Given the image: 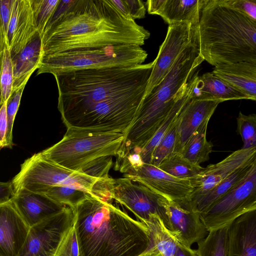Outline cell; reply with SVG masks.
Listing matches in <instances>:
<instances>
[{"label":"cell","mask_w":256,"mask_h":256,"mask_svg":"<svg viewBox=\"0 0 256 256\" xmlns=\"http://www.w3.org/2000/svg\"><path fill=\"white\" fill-rule=\"evenodd\" d=\"M206 0H148V13L160 16L169 25L183 22L198 24Z\"/></svg>","instance_id":"obj_21"},{"label":"cell","mask_w":256,"mask_h":256,"mask_svg":"<svg viewBox=\"0 0 256 256\" xmlns=\"http://www.w3.org/2000/svg\"><path fill=\"white\" fill-rule=\"evenodd\" d=\"M150 36L147 30L121 13L110 0H76L42 35L40 58L109 46H141Z\"/></svg>","instance_id":"obj_1"},{"label":"cell","mask_w":256,"mask_h":256,"mask_svg":"<svg viewBox=\"0 0 256 256\" xmlns=\"http://www.w3.org/2000/svg\"><path fill=\"white\" fill-rule=\"evenodd\" d=\"M256 210V162L245 178L200 214L208 232L228 226L240 216Z\"/></svg>","instance_id":"obj_10"},{"label":"cell","mask_w":256,"mask_h":256,"mask_svg":"<svg viewBox=\"0 0 256 256\" xmlns=\"http://www.w3.org/2000/svg\"><path fill=\"white\" fill-rule=\"evenodd\" d=\"M42 48V36L38 32L26 47L12 58L13 69L12 93L26 86L38 69Z\"/></svg>","instance_id":"obj_23"},{"label":"cell","mask_w":256,"mask_h":256,"mask_svg":"<svg viewBox=\"0 0 256 256\" xmlns=\"http://www.w3.org/2000/svg\"><path fill=\"white\" fill-rule=\"evenodd\" d=\"M194 92L200 98L218 100L221 102L229 100H250L247 95L212 72L198 76Z\"/></svg>","instance_id":"obj_24"},{"label":"cell","mask_w":256,"mask_h":256,"mask_svg":"<svg viewBox=\"0 0 256 256\" xmlns=\"http://www.w3.org/2000/svg\"><path fill=\"white\" fill-rule=\"evenodd\" d=\"M237 132L243 142L242 148L256 147V115H246L241 112L236 118Z\"/></svg>","instance_id":"obj_33"},{"label":"cell","mask_w":256,"mask_h":256,"mask_svg":"<svg viewBox=\"0 0 256 256\" xmlns=\"http://www.w3.org/2000/svg\"><path fill=\"white\" fill-rule=\"evenodd\" d=\"M198 24L183 22L169 25L166 38L154 60L144 98L165 77L180 54L198 42Z\"/></svg>","instance_id":"obj_12"},{"label":"cell","mask_w":256,"mask_h":256,"mask_svg":"<svg viewBox=\"0 0 256 256\" xmlns=\"http://www.w3.org/2000/svg\"><path fill=\"white\" fill-rule=\"evenodd\" d=\"M173 256H200L198 250L184 246L178 242Z\"/></svg>","instance_id":"obj_44"},{"label":"cell","mask_w":256,"mask_h":256,"mask_svg":"<svg viewBox=\"0 0 256 256\" xmlns=\"http://www.w3.org/2000/svg\"><path fill=\"white\" fill-rule=\"evenodd\" d=\"M54 256H80L79 246L74 222L62 240Z\"/></svg>","instance_id":"obj_37"},{"label":"cell","mask_w":256,"mask_h":256,"mask_svg":"<svg viewBox=\"0 0 256 256\" xmlns=\"http://www.w3.org/2000/svg\"><path fill=\"white\" fill-rule=\"evenodd\" d=\"M256 162V147L236 150L220 162L208 166L190 180L191 198L207 192L239 168Z\"/></svg>","instance_id":"obj_15"},{"label":"cell","mask_w":256,"mask_h":256,"mask_svg":"<svg viewBox=\"0 0 256 256\" xmlns=\"http://www.w3.org/2000/svg\"><path fill=\"white\" fill-rule=\"evenodd\" d=\"M80 256H140L150 246L146 226L91 194L74 210Z\"/></svg>","instance_id":"obj_2"},{"label":"cell","mask_w":256,"mask_h":256,"mask_svg":"<svg viewBox=\"0 0 256 256\" xmlns=\"http://www.w3.org/2000/svg\"><path fill=\"white\" fill-rule=\"evenodd\" d=\"M146 52L135 44L109 46L40 58L37 75L55 74L84 69L131 66L142 64Z\"/></svg>","instance_id":"obj_7"},{"label":"cell","mask_w":256,"mask_h":256,"mask_svg":"<svg viewBox=\"0 0 256 256\" xmlns=\"http://www.w3.org/2000/svg\"><path fill=\"white\" fill-rule=\"evenodd\" d=\"M14 2V0H0V20L6 38Z\"/></svg>","instance_id":"obj_40"},{"label":"cell","mask_w":256,"mask_h":256,"mask_svg":"<svg viewBox=\"0 0 256 256\" xmlns=\"http://www.w3.org/2000/svg\"><path fill=\"white\" fill-rule=\"evenodd\" d=\"M225 2L256 22V0H225Z\"/></svg>","instance_id":"obj_38"},{"label":"cell","mask_w":256,"mask_h":256,"mask_svg":"<svg viewBox=\"0 0 256 256\" xmlns=\"http://www.w3.org/2000/svg\"><path fill=\"white\" fill-rule=\"evenodd\" d=\"M98 180L57 165L42 158L37 153L22 164L20 172L12 183L14 193L22 189L40 193L54 186H63L92 194Z\"/></svg>","instance_id":"obj_9"},{"label":"cell","mask_w":256,"mask_h":256,"mask_svg":"<svg viewBox=\"0 0 256 256\" xmlns=\"http://www.w3.org/2000/svg\"><path fill=\"white\" fill-rule=\"evenodd\" d=\"M227 226L208 232L207 236L198 242L200 256H226L228 250Z\"/></svg>","instance_id":"obj_29"},{"label":"cell","mask_w":256,"mask_h":256,"mask_svg":"<svg viewBox=\"0 0 256 256\" xmlns=\"http://www.w3.org/2000/svg\"><path fill=\"white\" fill-rule=\"evenodd\" d=\"M176 120L154 149L150 164L158 167L164 159L174 152L176 138Z\"/></svg>","instance_id":"obj_32"},{"label":"cell","mask_w":256,"mask_h":256,"mask_svg":"<svg viewBox=\"0 0 256 256\" xmlns=\"http://www.w3.org/2000/svg\"><path fill=\"white\" fill-rule=\"evenodd\" d=\"M130 18L135 20L145 17L146 8L142 1L140 0H124Z\"/></svg>","instance_id":"obj_41"},{"label":"cell","mask_w":256,"mask_h":256,"mask_svg":"<svg viewBox=\"0 0 256 256\" xmlns=\"http://www.w3.org/2000/svg\"><path fill=\"white\" fill-rule=\"evenodd\" d=\"M158 168L175 178L189 180L195 178L203 168L190 163L177 152L164 159Z\"/></svg>","instance_id":"obj_28"},{"label":"cell","mask_w":256,"mask_h":256,"mask_svg":"<svg viewBox=\"0 0 256 256\" xmlns=\"http://www.w3.org/2000/svg\"><path fill=\"white\" fill-rule=\"evenodd\" d=\"M6 107V102L2 105L0 108V150L4 147H6L7 120Z\"/></svg>","instance_id":"obj_42"},{"label":"cell","mask_w":256,"mask_h":256,"mask_svg":"<svg viewBox=\"0 0 256 256\" xmlns=\"http://www.w3.org/2000/svg\"><path fill=\"white\" fill-rule=\"evenodd\" d=\"M14 195L11 182H0V204L10 200Z\"/></svg>","instance_id":"obj_43"},{"label":"cell","mask_w":256,"mask_h":256,"mask_svg":"<svg viewBox=\"0 0 256 256\" xmlns=\"http://www.w3.org/2000/svg\"><path fill=\"white\" fill-rule=\"evenodd\" d=\"M226 256H256V210L240 216L228 226Z\"/></svg>","instance_id":"obj_20"},{"label":"cell","mask_w":256,"mask_h":256,"mask_svg":"<svg viewBox=\"0 0 256 256\" xmlns=\"http://www.w3.org/2000/svg\"><path fill=\"white\" fill-rule=\"evenodd\" d=\"M124 137L122 133L70 127L60 140L38 154L47 160L79 172L97 158L116 156Z\"/></svg>","instance_id":"obj_6"},{"label":"cell","mask_w":256,"mask_h":256,"mask_svg":"<svg viewBox=\"0 0 256 256\" xmlns=\"http://www.w3.org/2000/svg\"><path fill=\"white\" fill-rule=\"evenodd\" d=\"M74 220V210L66 206L60 212L29 228L17 256H54Z\"/></svg>","instance_id":"obj_11"},{"label":"cell","mask_w":256,"mask_h":256,"mask_svg":"<svg viewBox=\"0 0 256 256\" xmlns=\"http://www.w3.org/2000/svg\"><path fill=\"white\" fill-rule=\"evenodd\" d=\"M60 0H30L35 26L42 36Z\"/></svg>","instance_id":"obj_31"},{"label":"cell","mask_w":256,"mask_h":256,"mask_svg":"<svg viewBox=\"0 0 256 256\" xmlns=\"http://www.w3.org/2000/svg\"><path fill=\"white\" fill-rule=\"evenodd\" d=\"M28 230L11 200L0 204V256H17Z\"/></svg>","instance_id":"obj_18"},{"label":"cell","mask_w":256,"mask_h":256,"mask_svg":"<svg viewBox=\"0 0 256 256\" xmlns=\"http://www.w3.org/2000/svg\"><path fill=\"white\" fill-rule=\"evenodd\" d=\"M204 61L196 42L178 56L162 81L142 100L133 123L124 134V146L142 149L167 117L182 86Z\"/></svg>","instance_id":"obj_5"},{"label":"cell","mask_w":256,"mask_h":256,"mask_svg":"<svg viewBox=\"0 0 256 256\" xmlns=\"http://www.w3.org/2000/svg\"><path fill=\"white\" fill-rule=\"evenodd\" d=\"M11 200L29 228L68 206L58 204L42 194L24 189L16 192Z\"/></svg>","instance_id":"obj_19"},{"label":"cell","mask_w":256,"mask_h":256,"mask_svg":"<svg viewBox=\"0 0 256 256\" xmlns=\"http://www.w3.org/2000/svg\"><path fill=\"white\" fill-rule=\"evenodd\" d=\"M218 100L200 98L194 92L176 120V138L174 152L179 153L200 125L210 120L218 104Z\"/></svg>","instance_id":"obj_16"},{"label":"cell","mask_w":256,"mask_h":256,"mask_svg":"<svg viewBox=\"0 0 256 256\" xmlns=\"http://www.w3.org/2000/svg\"><path fill=\"white\" fill-rule=\"evenodd\" d=\"M198 47L204 60L214 66L256 62V22L225 0H206L199 21Z\"/></svg>","instance_id":"obj_4"},{"label":"cell","mask_w":256,"mask_h":256,"mask_svg":"<svg viewBox=\"0 0 256 256\" xmlns=\"http://www.w3.org/2000/svg\"><path fill=\"white\" fill-rule=\"evenodd\" d=\"M112 156H104L97 158L86 164L79 172L99 180L108 178L109 172L113 164Z\"/></svg>","instance_id":"obj_35"},{"label":"cell","mask_w":256,"mask_h":256,"mask_svg":"<svg viewBox=\"0 0 256 256\" xmlns=\"http://www.w3.org/2000/svg\"><path fill=\"white\" fill-rule=\"evenodd\" d=\"M123 177L178 203L190 202L194 190L190 180L172 176L150 164L142 163L124 174Z\"/></svg>","instance_id":"obj_13"},{"label":"cell","mask_w":256,"mask_h":256,"mask_svg":"<svg viewBox=\"0 0 256 256\" xmlns=\"http://www.w3.org/2000/svg\"><path fill=\"white\" fill-rule=\"evenodd\" d=\"M146 86L140 87L95 104L66 127L125 134L134 121Z\"/></svg>","instance_id":"obj_8"},{"label":"cell","mask_w":256,"mask_h":256,"mask_svg":"<svg viewBox=\"0 0 256 256\" xmlns=\"http://www.w3.org/2000/svg\"><path fill=\"white\" fill-rule=\"evenodd\" d=\"M0 82L2 106L8 100L12 90L13 69L8 46L6 47L4 52Z\"/></svg>","instance_id":"obj_34"},{"label":"cell","mask_w":256,"mask_h":256,"mask_svg":"<svg viewBox=\"0 0 256 256\" xmlns=\"http://www.w3.org/2000/svg\"><path fill=\"white\" fill-rule=\"evenodd\" d=\"M24 87L25 86H23L18 90L12 92L6 102V148H12V128L14 122L20 106L22 95Z\"/></svg>","instance_id":"obj_36"},{"label":"cell","mask_w":256,"mask_h":256,"mask_svg":"<svg viewBox=\"0 0 256 256\" xmlns=\"http://www.w3.org/2000/svg\"><path fill=\"white\" fill-rule=\"evenodd\" d=\"M2 58H3V54L0 58V74H1V70H2ZM1 106H2V105H1V91H0V108Z\"/></svg>","instance_id":"obj_48"},{"label":"cell","mask_w":256,"mask_h":256,"mask_svg":"<svg viewBox=\"0 0 256 256\" xmlns=\"http://www.w3.org/2000/svg\"><path fill=\"white\" fill-rule=\"evenodd\" d=\"M254 162L239 168L207 192L191 198L190 204L200 214L202 212L242 180Z\"/></svg>","instance_id":"obj_25"},{"label":"cell","mask_w":256,"mask_h":256,"mask_svg":"<svg viewBox=\"0 0 256 256\" xmlns=\"http://www.w3.org/2000/svg\"><path fill=\"white\" fill-rule=\"evenodd\" d=\"M117 9L126 17L132 19L130 17L127 6L124 0H110Z\"/></svg>","instance_id":"obj_45"},{"label":"cell","mask_w":256,"mask_h":256,"mask_svg":"<svg viewBox=\"0 0 256 256\" xmlns=\"http://www.w3.org/2000/svg\"><path fill=\"white\" fill-rule=\"evenodd\" d=\"M37 32L30 0H14L6 36L11 58L26 47Z\"/></svg>","instance_id":"obj_17"},{"label":"cell","mask_w":256,"mask_h":256,"mask_svg":"<svg viewBox=\"0 0 256 256\" xmlns=\"http://www.w3.org/2000/svg\"><path fill=\"white\" fill-rule=\"evenodd\" d=\"M50 200L73 210L91 194L82 190L63 186H54L40 193Z\"/></svg>","instance_id":"obj_30"},{"label":"cell","mask_w":256,"mask_h":256,"mask_svg":"<svg viewBox=\"0 0 256 256\" xmlns=\"http://www.w3.org/2000/svg\"><path fill=\"white\" fill-rule=\"evenodd\" d=\"M154 61L131 66L89 68L55 74L58 108L66 127L91 106L146 86Z\"/></svg>","instance_id":"obj_3"},{"label":"cell","mask_w":256,"mask_h":256,"mask_svg":"<svg viewBox=\"0 0 256 256\" xmlns=\"http://www.w3.org/2000/svg\"><path fill=\"white\" fill-rule=\"evenodd\" d=\"M210 120L203 122L187 140L179 152L190 163L200 164L209 160L213 144L206 139V131Z\"/></svg>","instance_id":"obj_26"},{"label":"cell","mask_w":256,"mask_h":256,"mask_svg":"<svg viewBox=\"0 0 256 256\" xmlns=\"http://www.w3.org/2000/svg\"><path fill=\"white\" fill-rule=\"evenodd\" d=\"M140 256H162V254L154 246L150 248Z\"/></svg>","instance_id":"obj_47"},{"label":"cell","mask_w":256,"mask_h":256,"mask_svg":"<svg viewBox=\"0 0 256 256\" xmlns=\"http://www.w3.org/2000/svg\"><path fill=\"white\" fill-rule=\"evenodd\" d=\"M164 206L165 216L163 222L178 243L190 248L208 234L200 212L190 201L178 203L166 198Z\"/></svg>","instance_id":"obj_14"},{"label":"cell","mask_w":256,"mask_h":256,"mask_svg":"<svg viewBox=\"0 0 256 256\" xmlns=\"http://www.w3.org/2000/svg\"><path fill=\"white\" fill-rule=\"evenodd\" d=\"M76 1V0H60L46 26L44 33L57 22L71 8Z\"/></svg>","instance_id":"obj_39"},{"label":"cell","mask_w":256,"mask_h":256,"mask_svg":"<svg viewBox=\"0 0 256 256\" xmlns=\"http://www.w3.org/2000/svg\"><path fill=\"white\" fill-rule=\"evenodd\" d=\"M212 72L228 84L256 100V62H240L214 66Z\"/></svg>","instance_id":"obj_22"},{"label":"cell","mask_w":256,"mask_h":256,"mask_svg":"<svg viewBox=\"0 0 256 256\" xmlns=\"http://www.w3.org/2000/svg\"><path fill=\"white\" fill-rule=\"evenodd\" d=\"M144 224L148 231L150 246L155 247L162 256H173L178 242L164 224L157 214H151Z\"/></svg>","instance_id":"obj_27"},{"label":"cell","mask_w":256,"mask_h":256,"mask_svg":"<svg viewBox=\"0 0 256 256\" xmlns=\"http://www.w3.org/2000/svg\"><path fill=\"white\" fill-rule=\"evenodd\" d=\"M6 46H8L6 38L0 20V56L3 54Z\"/></svg>","instance_id":"obj_46"}]
</instances>
